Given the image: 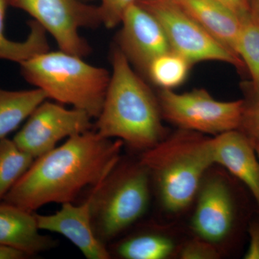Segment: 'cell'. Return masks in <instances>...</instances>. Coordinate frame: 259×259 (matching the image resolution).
<instances>
[{"mask_svg":"<svg viewBox=\"0 0 259 259\" xmlns=\"http://www.w3.org/2000/svg\"><path fill=\"white\" fill-rule=\"evenodd\" d=\"M124 143L88 131L35 158L3 200L30 212L49 203L73 202L101 185L120 162Z\"/></svg>","mask_w":259,"mask_h":259,"instance_id":"cell-1","label":"cell"},{"mask_svg":"<svg viewBox=\"0 0 259 259\" xmlns=\"http://www.w3.org/2000/svg\"><path fill=\"white\" fill-rule=\"evenodd\" d=\"M112 71L96 132L119 139L136 151H147L167 136L158 96L117 46L112 49Z\"/></svg>","mask_w":259,"mask_h":259,"instance_id":"cell-2","label":"cell"},{"mask_svg":"<svg viewBox=\"0 0 259 259\" xmlns=\"http://www.w3.org/2000/svg\"><path fill=\"white\" fill-rule=\"evenodd\" d=\"M211 139L179 129L143 152L139 161L149 172L167 212H183L195 199L204 175L214 165Z\"/></svg>","mask_w":259,"mask_h":259,"instance_id":"cell-3","label":"cell"},{"mask_svg":"<svg viewBox=\"0 0 259 259\" xmlns=\"http://www.w3.org/2000/svg\"><path fill=\"white\" fill-rule=\"evenodd\" d=\"M22 75L48 99L69 105L97 118L111 74L105 68L63 51H46L21 63Z\"/></svg>","mask_w":259,"mask_h":259,"instance_id":"cell-4","label":"cell"},{"mask_svg":"<svg viewBox=\"0 0 259 259\" xmlns=\"http://www.w3.org/2000/svg\"><path fill=\"white\" fill-rule=\"evenodd\" d=\"M151 176L137 163H120L101 185L92 190V222L104 243L139 221L151 200Z\"/></svg>","mask_w":259,"mask_h":259,"instance_id":"cell-5","label":"cell"},{"mask_svg":"<svg viewBox=\"0 0 259 259\" xmlns=\"http://www.w3.org/2000/svg\"><path fill=\"white\" fill-rule=\"evenodd\" d=\"M158 99L163 120L212 137L239 128L245 107V100L219 101L202 88L184 93L161 90Z\"/></svg>","mask_w":259,"mask_h":259,"instance_id":"cell-6","label":"cell"},{"mask_svg":"<svg viewBox=\"0 0 259 259\" xmlns=\"http://www.w3.org/2000/svg\"><path fill=\"white\" fill-rule=\"evenodd\" d=\"M161 23L172 51L192 64L201 61H220L244 69L236 54L218 42L175 0H139Z\"/></svg>","mask_w":259,"mask_h":259,"instance_id":"cell-7","label":"cell"},{"mask_svg":"<svg viewBox=\"0 0 259 259\" xmlns=\"http://www.w3.org/2000/svg\"><path fill=\"white\" fill-rule=\"evenodd\" d=\"M11 6L30 15L52 35L60 50L80 57L92 51L80 29L102 25L99 7L84 0H12Z\"/></svg>","mask_w":259,"mask_h":259,"instance_id":"cell-8","label":"cell"},{"mask_svg":"<svg viewBox=\"0 0 259 259\" xmlns=\"http://www.w3.org/2000/svg\"><path fill=\"white\" fill-rule=\"evenodd\" d=\"M92 119L83 110H69L46 100L34 110L13 141L35 159L55 148L61 140L92 131Z\"/></svg>","mask_w":259,"mask_h":259,"instance_id":"cell-9","label":"cell"},{"mask_svg":"<svg viewBox=\"0 0 259 259\" xmlns=\"http://www.w3.org/2000/svg\"><path fill=\"white\" fill-rule=\"evenodd\" d=\"M210 169L197 191L191 227L197 237L218 246L233 234L238 206L230 182L221 174Z\"/></svg>","mask_w":259,"mask_h":259,"instance_id":"cell-10","label":"cell"},{"mask_svg":"<svg viewBox=\"0 0 259 259\" xmlns=\"http://www.w3.org/2000/svg\"><path fill=\"white\" fill-rule=\"evenodd\" d=\"M120 25L115 45L143 74L156 58L171 50L161 23L138 3L127 10Z\"/></svg>","mask_w":259,"mask_h":259,"instance_id":"cell-11","label":"cell"},{"mask_svg":"<svg viewBox=\"0 0 259 259\" xmlns=\"http://www.w3.org/2000/svg\"><path fill=\"white\" fill-rule=\"evenodd\" d=\"M92 197L79 205L72 202L62 204L54 214H35L37 226L42 231L59 233L76 245L88 259H108L110 253L105 243L97 238L91 213Z\"/></svg>","mask_w":259,"mask_h":259,"instance_id":"cell-12","label":"cell"},{"mask_svg":"<svg viewBox=\"0 0 259 259\" xmlns=\"http://www.w3.org/2000/svg\"><path fill=\"white\" fill-rule=\"evenodd\" d=\"M214 164L226 168L245 186L259 208V159L251 141L239 130L212 137Z\"/></svg>","mask_w":259,"mask_h":259,"instance_id":"cell-13","label":"cell"},{"mask_svg":"<svg viewBox=\"0 0 259 259\" xmlns=\"http://www.w3.org/2000/svg\"><path fill=\"white\" fill-rule=\"evenodd\" d=\"M34 212L5 202L0 203V244L32 255L54 248L57 242L39 233Z\"/></svg>","mask_w":259,"mask_h":259,"instance_id":"cell-14","label":"cell"},{"mask_svg":"<svg viewBox=\"0 0 259 259\" xmlns=\"http://www.w3.org/2000/svg\"><path fill=\"white\" fill-rule=\"evenodd\" d=\"M175 1L218 42L238 56L237 46L243 18L213 0Z\"/></svg>","mask_w":259,"mask_h":259,"instance_id":"cell-15","label":"cell"},{"mask_svg":"<svg viewBox=\"0 0 259 259\" xmlns=\"http://www.w3.org/2000/svg\"><path fill=\"white\" fill-rule=\"evenodd\" d=\"M47 100V95L39 88L21 91L0 89V140L6 139Z\"/></svg>","mask_w":259,"mask_h":259,"instance_id":"cell-16","label":"cell"},{"mask_svg":"<svg viewBox=\"0 0 259 259\" xmlns=\"http://www.w3.org/2000/svg\"><path fill=\"white\" fill-rule=\"evenodd\" d=\"M12 0H0V59L19 64L33 56L49 51L47 32L35 20L29 22L28 37L23 41H13L5 34V21L8 8Z\"/></svg>","mask_w":259,"mask_h":259,"instance_id":"cell-17","label":"cell"},{"mask_svg":"<svg viewBox=\"0 0 259 259\" xmlns=\"http://www.w3.org/2000/svg\"><path fill=\"white\" fill-rule=\"evenodd\" d=\"M170 237L155 233H141L126 238L117 245L116 252L125 259H166L176 251Z\"/></svg>","mask_w":259,"mask_h":259,"instance_id":"cell-18","label":"cell"},{"mask_svg":"<svg viewBox=\"0 0 259 259\" xmlns=\"http://www.w3.org/2000/svg\"><path fill=\"white\" fill-rule=\"evenodd\" d=\"M192 64L174 51L161 54L148 66L146 76L162 90H174L185 83Z\"/></svg>","mask_w":259,"mask_h":259,"instance_id":"cell-19","label":"cell"},{"mask_svg":"<svg viewBox=\"0 0 259 259\" xmlns=\"http://www.w3.org/2000/svg\"><path fill=\"white\" fill-rule=\"evenodd\" d=\"M35 158L22 151L13 140H0V200L33 163Z\"/></svg>","mask_w":259,"mask_h":259,"instance_id":"cell-20","label":"cell"},{"mask_svg":"<svg viewBox=\"0 0 259 259\" xmlns=\"http://www.w3.org/2000/svg\"><path fill=\"white\" fill-rule=\"evenodd\" d=\"M237 54L249 71L252 97L259 96V18L254 15L243 18Z\"/></svg>","mask_w":259,"mask_h":259,"instance_id":"cell-21","label":"cell"},{"mask_svg":"<svg viewBox=\"0 0 259 259\" xmlns=\"http://www.w3.org/2000/svg\"><path fill=\"white\" fill-rule=\"evenodd\" d=\"M139 0H100L99 5L102 24L112 29L120 25L127 10Z\"/></svg>","mask_w":259,"mask_h":259,"instance_id":"cell-22","label":"cell"},{"mask_svg":"<svg viewBox=\"0 0 259 259\" xmlns=\"http://www.w3.org/2000/svg\"><path fill=\"white\" fill-rule=\"evenodd\" d=\"M179 257L182 259H218L221 253L217 245L199 238L186 242L179 250Z\"/></svg>","mask_w":259,"mask_h":259,"instance_id":"cell-23","label":"cell"},{"mask_svg":"<svg viewBox=\"0 0 259 259\" xmlns=\"http://www.w3.org/2000/svg\"><path fill=\"white\" fill-rule=\"evenodd\" d=\"M239 130L251 141L259 144V96L251 97L249 101H245Z\"/></svg>","mask_w":259,"mask_h":259,"instance_id":"cell-24","label":"cell"},{"mask_svg":"<svg viewBox=\"0 0 259 259\" xmlns=\"http://www.w3.org/2000/svg\"><path fill=\"white\" fill-rule=\"evenodd\" d=\"M249 245L245 252V259H259V219L250 224L248 228Z\"/></svg>","mask_w":259,"mask_h":259,"instance_id":"cell-25","label":"cell"},{"mask_svg":"<svg viewBox=\"0 0 259 259\" xmlns=\"http://www.w3.org/2000/svg\"><path fill=\"white\" fill-rule=\"evenodd\" d=\"M220 4L224 5L234 12L241 18L250 15L249 5L248 0H213Z\"/></svg>","mask_w":259,"mask_h":259,"instance_id":"cell-26","label":"cell"},{"mask_svg":"<svg viewBox=\"0 0 259 259\" xmlns=\"http://www.w3.org/2000/svg\"><path fill=\"white\" fill-rule=\"evenodd\" d=\"M28 256L21 250L0 244V259H22Z\"/></svg>","mask_w":259,"mask_h":259,"instance_id":"cell-27","label":"cell"},{"mask_svg":"<svg viewBox=\"0 0 259 259\" xmlns=\"http://www.w3.org/2000/svg\"><path fill=\"white\" fill-rule=\"evenodd\" d=\"M250 14L259 18V0H248Z\"/></svg>","mask_w":259,"mask_h":259,"instance_id":"cell-28","label":"cell"},{"mask_svg":"<svg viewBox=\"0 0 259 259\" xmlns=\"http://www.w3.org/2000/svg\"><path fill=\"white\" fill-rule=\"evenodd\" d=\"M253 146H254L255 152L257 153V156H258L259 159V144H252Z\"/></svg>","mask_w":259,"mask_h":259,"instance_id":"cell-29","label":"cell"},{"mask_svg":"<svg viewBox=\"0 0 259 259\" xmlns=\"http://www.w3.org/2000/svg\"><path fill=\"white\" fill-rule=\"evenodd\" d=\"M84 1L88 2V1H90V0H84Z\"/></svg>","mask_w":259,"mask_h":259,"instance_id":"cell-30","label":"cell"}]
</instances>
